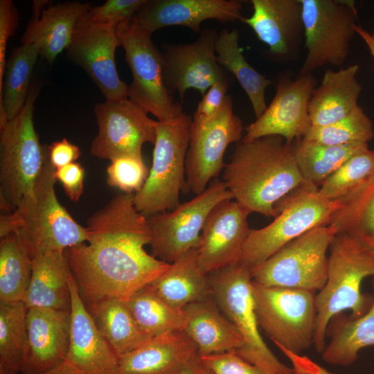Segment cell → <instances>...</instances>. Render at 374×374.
I'll return each instance as SVG.
<instances>
[{
  "label": "cell",
  "instance_id": "obj_2",
  "mask_svg": "<svg viewBox=\"0 0 374 374\" xmlns=\"http://www.w3.org/2000/svg\"><path fill=\"white\" fill-rule=\"evenodd\" d=\"M222 179L233 199L250 213L274 217L276 204L304 183L292 143L275 135L238 143Z\"/></svg>",
  "mask_w": 374,
  "mask_h": 374
},
{
  "label": "cell",
  "instance_id": "obj_48",
  "mask_svg": "<svg viewBox=\"0 0 374 374\" xmlns=\"http://www.w3.org/2000/svg\"><path fill=\"white\" fill-rule=\"evenodd\" d=\"M177 374H213L198 354Z\"/></svg>",
  "mask_w": 374,
  "mask_h": 374
},
{
  "label": "cell",
  "instance_id": "obj_8",
  "mask_svg": "<svg viewBox=\"0 0 374 374\" xmlns=\"http://www.w3.org/2000/svg\"><path fill=\"white\" fill-rule=\"evenodd\" d=\"M208 276L214 299L242 338V346L235 352L265 374H290L293 368L278 360L260 333L251 270L238 262Z\"/></svg>",
  "mask_w": 374,
  "mask_h": 374
},
{
  "label": "cell",
  "instance_id": "obj_5",
  "mask_svg": "<svg viewBox=\"0 0 374 374\" xmlns=\"http://www.w3.org/2000/svg\"><path fill=\"white\" fill-rule=\"evenodd\" d=\"M41 86L33 82L21 112L0 128V208L14 211L31 197L48 157L33 123L35 102Z\"/></svg>",
  "mask_w": 374,
  "mask_h": 374
},
{
  "label": "cell",
  "instance_id": "obj_32",
  "mask_svg": "<svg viewBox=\"0 0 374 374\" xmlns=\"http://www.w3.org/2000/svg\"><path fill=\"white\" fill-rule=\"evenodd\" d=\"M38 48L33 44L15 47L6 60L0 91V128L23 109L32 87Z\"/></svg>",
  "mask_w": 374,
  "mask_h": 374
},
{
  "label": "cell",
  "instance_id": "obj_10",
  "mask_svg": "<svg viewBox=\"0 0 374 374\" xmlns=\"http://www.w3.org/2000/svg\"><path fill=\"white\" fill-rule=\"evenodd\" d=\"M336 234L330 224L312 229L251 271L253 281L264 286L319 292L327 280V252Z\"/></svg>",
  "mask_w": 374,
  "mask_h": 374
},
{
  "label": "cell",
  "instance_id": "obj_19",
  "mask_svg": "<svg viewBox=\"0 0 374 374\" xmlns=\"http://www.w3.org/2000/svg\"><path fill=\"white\" fill-rule=\"evenodd\" d=\"M253 12L242 22L268 47L266 54L280 64L296 61L305 42L301 0H251Z\"/></svg>",
  "mask_w": 374,
  "mask_h": 374
},
{
  "label": "cell",
  "instance_id": "obj_37",
  "mask_svg": "<svg viewBox=\"0 0 374 374\" xmlns=\"http://www.w3.org/2000/svg\"><path fill=\"white\" fill-rule=\"evenodd\" d=\"M27 308L0 303V374H21L27 342Z\"/></svg>",
  "mask_w": 374,
  "mask_h": 374
},
{
  "label": "cell",
  "instance_id": "obj_9",
  "mask_svg": "<svg viewBox=\"0 0 374 374\" xmlns=\"http://www.w3.org/2000/svg\"><path fill=\"white\" fill-rule=\"evenodd\" d=\"M252 290L259 328L279 349L300 355L313 344L317 293L253 280Z\"/></svg>",
  "mask_w": 374,
  "mask_h": 374
},
{
  "label": "cell",
  "instance_id": "obj_7",
  "mask_svg": "<svg viewBox=\"0 0 374 374\" xmlns=\"http://www.w3.org/2000/svg\"><path fill=\"white\" fill-rule=\"evenodd\" d=\"M192 119L182 112L169 121H157L152 166L133 197L136 210L147 217L175 208L180 192L188 188L186 157Z\"/></svg>",
  "mask_w": 374,
  "mask_h": 374
},
{
  "label": "cell",
  "instance_id": "obj_3",
  "mask_svg": "<svg viewBox=\"0 0 374 374\" xmlns=\"http://www.w3.org/2000/svg\"><path fill=\"white\" fill-rule=\"evenodd\" d=\"M55 172L48 154L33 196L0 217L1 238L15 234L31 258L48 251L64 252L88 240L87 227L77 223L56 197Z\"/></svg>",
  "mask_w": 374,
  "mask_h": 374
},
{
  "label": "cell",
  "instance_id": "obj_1",
  "mask_svg": "<svg viewBox=\"0 0 374 374\" xmlns=\"http://www.w3.org/2000/svg\"><path fill=\"white\" fill-rule=\"evenodd\" d=\"M134 195L114 196L87 220V241L64 251L88 310L104 301L127 299L170 266L145 251L151 231Z\"/></svg>",
  "mask_w": 374,
  "mask_h": 374
},
{
  "label": "cell",
  "instance_id": "obj_22",
  "mask_svg": "<svg viewBox=\"0 0 374 374\" xmlns=\"http://www.w3.org/2000/svg\"><path fill=\"white\" fill-rule=\"evenodd\" d=\"M27 342L21 373H39L66 359L70 311L32 308L26 312Z\"/></svg>",
  "mask_w": 374,
  "mask_h": 374
},
{
  "label": "cell",
  "instance_id": "obj_33",
  "mask_svg": "<svg viewBox=\"0 0 374 374\" xmlns=\"http://www.w3.org/2000/svg\"><path fill=\"white\" fill-rule=\"evenodd\" d=\"M88 311L118 359L153 337L141 329L124 300L104 301Z\"/></svg>",
  "mask_w": 374,
  "mask_h": 374
},
{
  "label": "cell",
  "instance_id": "obj_51",
  "mask_svg": "<svg viewBox=\"0 0 374 374\" xmlns=\"http://www.w3.org/2000/svg\"><path fill=\"white\" fill-rule=\"evenodd\" d=\"M314 374H336L330 371L323 368L321 366H319L316 368Z\"/></svg>",
  "mask_w": 374,
  "mask_h": 374
},
{
  "label": "cell",
  "instance_id": "obj_53",
  "mask_svg": "<svg viewBox=\"0 0 374 374\" xmlns=\"http://www.w3.org/2000/svg\"><path fill=\"white\" fill-rule=\"evenodd\" d=\"M370 34H371V38H372L373 40L374 41V31H373L372 33H370Z\"/></svg>",
  "mask_w": 374,
  "mask_h": 374
},
{
  "label": "cell",
  "instance_id": "obj_34",
  "mask_svg": "<svg viewBox=\"0 0 374 374\" xmlns=\"http://www.w3.org/2000/svg\"><path fill=\"white\" fill-rule=\"evenodd\" d=\"M292 145L304 182L317 188L348 159L368 148L366 143L329 145L303 139L295 140Z\"/></svg>",
  "mask_w": 374,
  "mask_h": 374
},
{
  "label": "cell",
  "instance_id": "obj_30",
  "mask_svg": "<svg viewBox=\"0 0 374 374\" xmlns=\"http://www.w3.org/2000/svg\"><path fill=\"white\" fill-rule=\"evenodd\" d=\"M372 287V303L365 314L353 317L341 313L330 321L326 333L329 341L321 353L324 362L350 366L357 359L360 350L374 346V277Z\"/></svg>",
  "mask_w": 374,
  "mask_h": 374
},
{
  "label": "cell",
  "instance_id": "obj_50",
  "mask_svg": "<svg viewBox=\"0 0 374 374\" xmlns=\"http://www.w3.org/2000/svg\"><path fill=\"white\" fill-rule=\"evenodd\" d=\"M355 31L357 35H358L363 39L367 46L369 53L374 61V41L371 38L370 33L359 24L355 26Z\"/></svg>",
  "mask_w": 374,
  "mask_h": 374
},
{
  "label": "cell",
  "instance_id": "obj_26",
  "mask_svg": "<svg viewBox=\"0 0 374 374\" xmlns=\"http://www.w3.org/2000/svg\"><path fill=\"white\" fill-rule=\"evenodd\" d=\"M183 311V331L196 344L199 355L236 351L242 346L240 334L213 295L188 305Z\"/></svg>",
  "mask_w": 374,
  "mask_h": 374
},
{
  "label": "cell",
  "instance_id": "obj_29",
  "mask_svg": "<svg viewBox=\"0 0 374 374\" xmlns=\"http://www.w3.org/2000/svg\"><path fill=\"white\" fill-rule=\"evenodd\" d=\"M148 286L168 304L179 310L212 296L208 276L198 262L197 249L181 255Z\"/></svg>",
  "mask_w": 374,
  "mask_h": 374
},
{
  "label": "cell",
  "instance_id": "obj_52",
  "mask_svg": "<svg viewBox=\"0 0 374 374\" xmlns=\"http://www.w3.org/2000/svg\"><path fill=\"white\" fill-rule=\"evenodd\" d=\"M290 374H305V373H303L299 371H296V369L293 368V371Z\"/></svg>",
  "mask_w": 374,
  "mask_h": 374
},
{
  "label": "cell",
  "instance_id": "obj_46",
  "mask_svg": "<svg viewBox=\"0 0 374 374\" xmlns=\"http://www.w3.org/2000/svg\"><path fill=\"white\" fill-rule=\"evenodd\" d=\"M55 177L62 184L66 196L73 202H78L84 190V169L82 165L73 162L55 169Z\"/></svg>",
  "mask_w": 374,
  "mask_h": 374
},
{
  "label": "cell",
  "instance_id": "obj_38",
  "mask_svg": "<svg viewBox=\"0 0 374 374\" xmlns=\"http://www.w3.org/2000/svg\"><path fill=\"white\" fill-rule=\"evenodd\" d=\"M32 274V258L15 234L1 238L0 303L23 302Z\"/></svg>",
  "mask_w": 374,
  "mask_h": 374
},
{
  "label": "cell",
  "instance_id": "obj_45",
  "mask_svg": "<svg viewBox=\"0 0 374 374\" xmlns=\"http://www.w3.org/2000/svg\"><path fill=\"white\" fill-rule=\"evenodd\" d=\"M18 13L12 1H0V90L6 63V50L8 38L15 33L17 26Z\"/></svg>",
  "mask_w": 374,
  "mask_h": 374
},
{
  "label": "cell",
  "instance_id": "obj_36",
  "mask_svg": "<svg viewBox=\"0 0 374 374\" xmlns=\"http://www.w3.org/2000/svg\"><path fill=\"white\" fill-rule=\"evenodd\" d=\"M141 329L151 337L183 330V310L175 308L146 285L124 300Z\"/></svg>",
  "mask_w": 374,
  "mask_h": 374
},
{
  "label": "cell",
  "instance_id": "obj_31",
  "mask_svg": "<svg viewBox=\"0 0 374 374\" xmlns=\"http://www.w3.org/2000/svg\"><path fill=\"white\" fill-rule=\"evenodd\" d=\"M215 50L218 64L232 73L246 93L256 118L267 108L265 92L274 81L256 71L247 61L239 45L237 29L223 28L217 35Z\"/></svg>",
  "mask_w": 374,
  "mask_h": 374
},
{
  "label": "cell",
  "instance_id": "obj_12",
  "mask_svg": "<svg viewBox=\"0 0 374 374\" xmlns=\"http://www.w3.org/2000/svg\"><path fill=\"white\" fill-rule=\"evenodd\" d=\"M116 33L133 80L128 98L159 121L173 119L183 112L181 103L175 102L163 78L162 53L154 45L152 35L132 20L119 24Z\"/></svg>",
  "mask_w": 374,
  "mask_h": 374
},
{
  "label": "cell",
  "instance_id": "obj_23",
  "mask_svg": "<svg viewBox=\"0 0 374 374\" xmlns=\"http://www.w3.org/2000/svg\"><path fill=\"white\" fill-rule=\"evenodd\" d=\"M69 286L71 330L66 359L84 374H117L119 359L96 327L73 275Z\"/></svg>",
  "mask_w": 374,
  "mask_h": 374
},
{
  "label": "cell",
  "instance_id": "obj_47",
  "mask_svg": "<svg viewBox=\"0 0 374 374\" xmlns=\"http://www.w3.org/2000/svg\"><path fill=\"white\" fill-rule=\"evenodd\" d=\"M47 148L49 161L55 169L75 162L81 155L78 146L65 138L52 143Z\"/></svg>",
  "mask_w": 374,
  "mask_h": 374
},
{
  "label": "cell",
  "instance_id": "obj_25",
  "mask_svg": "<svg viewBox=\"0 0 374 374\" xmlns=\"http://www.w3.org/2000/svg\"><path fill=\"white\" fill-rule=\"evenodd\" d=\"M198 354L183 330L168 332L120 357L117 374H177Z\"/></svg>",
  "mask_w": 374,
  "mask_h": 374
},
{
  "label": "cell",
  "instance_id": "obj_17",
  "mask_svg": "<svg viewBox=\"0 0 374 374\" xmlns=\"http://www.w3.org/2000/svg\"><path fill=\"white\" fill-rule=\"evenodd\" d=\"M89 10L77 24L66 50L67 57L87 73L105 100L127 98L129 85L116 66L115 53L121 46L116 28L95 23Z\"/></svg>",
  "mask_w": 374,
  "mask_h": 374
},
{
  "label": "cell",
  "instance_id": "obj_49",
  "mask_svg": "<svg viewBox=\"0 0 374 374\" xmlns=\"http://www.w3.org/2000/svg\"><path fill=\"white\" fill-rule=\"evenodd\" d=\"M21 374H84L68 359L53 367L52 368L39 373Z\"/></svg>",
  "mask_w": 374,
  "mask_h": 374
},
{
  "label": "cell",
  "instance_id": "obj_44",
  "mask_svg": "<svg viewBox=\"0 0 374 374\" xmlns=\"http://www.w3.org/2000/svg\"><path fill=\"white\" fill-rule=\"evenodd\" d=\"M200 357L213 374H265L241 357L235 350Z\"/></svg>",
  "mask_w": 374,
  "mask_h": 374
},
{
  "label": "cell",
  "instance_id": "obj_28",
  "mask_svg": "<svg viewBox=\"0 0 374 374\" xmlns=\"http://www.w3.org/2000/svg\"><path fill=\"white\" fill-rule=\"evenodd\" d=\"M72 273L64 252L48 251L32 258L30 285L23 303L32 308L71 311Z\"/></svg>",
  "mask_w": 374,
  "mask_h": 374
},
{
  "label": "cell",
  "instance_id": "obj_39",
  "mask_svg": "<svg viewBox=\"0 0 374 374\" xmlns=\"http://www.w3.org/2000/svg\"><path fill=\"white\" fill-rule=\"evenodd\" d=\"M374 137L373 126L358 105L348 115L332 124L311 126L302 138L329 145L366 143Z\"/></svg>",
  "mask_w": 374,
  "mask_h": 374
},
{
  "label": "cell",
  "instance_id": "obj_40",
  "mask_svg": "<svg viewBox=\"0 0 374 374\" xmlns=\"http://www.w3.org/2000/svg\"><path fill=\"white\" fill-rule=\"evenodd\" d=\"M374 171V149L360 152L344 162L320 186L319 195L339 200L362 184Z\"/></svg>",
  "mask_w": 374,
  "mask_h": 374
},
{
  "label": "cell",
  "instance_id": "obj_11",
  "mask_svg": "<svg viewBox=\"0 0 374 374\" xmlns=\"http://www.w3.org/2000/svg\"><path fill=\"white\" fill-rule=\"evenodd\" d=\"M305 58L299 73L326 66L340 67L350 53L358 12L352 0H301Z\"/></svg>",
  "mask_w": 374,
  "mask_h": 374
},
{
  "label": "cell",
  "instance_id": "obj_4",
  "mask_svg": "<svg viewBox=\"0 0 374 374\" xmlns=\"http://www.w3.org/2000/svg\"><path fill=\"white\" fill-rule=\"evenodd\" d=\"M328 278L316 294L317 319L313 345L321 353L330 321L349 310L358 317L370 308L373 296L362 292L363 280L374 277V249L349 234L337 233L329 248Z\"/></svg>",
  "mask_w": 374,
  "mask_h": 374
},
{
  "label": "cell",
  "instance_id": "obj_13",
  "mask_svg": "<svg viewBox=\"0 0 374 374\" xmlns=\"http://www.w3.org/2000/svg\"><path fill=\"white\" fill-rule=\"evenodd\" d=\"M233 199L223 181L214 180L202 193L179 203L172 211L148 217L151 231V254L171 264L184 253L197 249L205 221L220 202Z\"/></svg>",
  "mask_w": 374,
  "mask_h": 374
},
{
  "label": "cell",
  "instance_id": "obj_18",
  "mask_svg": "<svg viewBox=\"0 0 374 374\" xmlns=\"http://www.w3.org/2000/svg\"><path fill=\"white\" fill-rule=\"evenodd\" d=\"M217 35L215 30L206 28L194 42L167 44L161 51L164 84L171 93H178L182 103L188 89H196L203 96L227 73L217 61Z\"/></svg>",
  "mask_w": 374,
  "mask_h": 374
},
{
  "label": "cell",
  "instance_id": "obj_35",
  "mask_svg": "<svg viewBox=\"0 0 374 374\" xmlns=\"http://www.w3.org/2000/svg\"><path fill=\"white\" fill-rule=\"evenodd\" d=\"M341 207L330 224L374 249V171L359 186L339 200Z\"/></svg>",
  "mask_w": 374,
  "mask_h": 374
},
{
  "label": "cell",
  "instance_id": "obj_24",
  "mask_svg": "<svg viewBox=\"0 0 374 374\" xmlns=\"http://www.w3.org/2000/svg\"><path fill=\"white\" fill-rule=\"evenodd\" d=\"M33 15L21 37V44H33L49 64L69 46L79 20L91 6L80 1L52 4L34 1Z\"/></svg>",
  "mask_w": 374,
  "mask_h": 374
},
{
  "label": "cell",
  "instance_id": "obj_21",
  "mask_svg": "<svg viewBox=\"0 0 374 374\" xmlns=\"http://www.w3.org/2000/svg\"><path fill=\"white\" fill-rule=\"evenodd\" d=\"M242 8L238 0H145L131 20L151 35L169 26H184L199 34L205 20L242 21Z\"/></svg>",
  "mask_w": 374,
  "mask_h": 374
},
{
  "label": "cell",
  "instance_id": "obj_14",
  "mask_svg": "<svg viewBox=\"0 0 374 374\" xmlns=\"http://www.w3.org/2000/svg\"><path fill=\"white\" fill-rule=\"evenodd\" d=\"M275 94L261 116L246 127L241 141H251L266 136H279L289 143L302 139L311 125L309 103L317 86L314 73L279 71L274 81Z\"/></svg>",
  "mask_w": 374,
  "mask_h": 374
},
{
  "label": "cell",
  "instance_id": "obj_20",
  "mask_svg": "<svg viewBox=\"0 0 374 374\" xmlns=\"http://www.w3.org/2000/svg\"><path fill=\"white\" fill-rule=\"evenodd\" d=\"M250 213L233 199L217 204L208 215L197 248L202 271L209 274L240 262L250 233Z\"/></svg>",
  "mask_w": 374,
  "mask_h": 374
},
{
  "label": "cell",
  "instance_id": "obj_41",
  "mask_svg": "<svg viewBox=\"0 0 374 374\" xmlns=\"http://www.w3.org/2000/svg\"><path fill=\"white\" fill-rule=\"evenodd\" d=\"M107 167V184L124 193L132 194L139 191L144 185L149 170L143 157L123 155L110 160Z\"/></svg>",
  "mask_w": 374,
  "mask_h": 374
},
{
  "label": "cell",
  "instance_id": "obj_43",
  "mask_svg": "<svg viewBox=\"0 0 374 374\" xmlns=\"http://www.w3.org/2000/svg\"><path fill=\"white\" fill-rule=\"evenodd\" d=\"M229 86L227 73L212 84L198 103L192 122L202 124L211 121L223 105Z\"/></svg>",
  "mask_w": 374,
  "mask_h": 374
},
{
  "label": "cell",
  "instance_id": "obj_15",
  "mask_svg": "<svg viewBox=\"0 0 374 374\" xmlns=\"http://www.w3.org/2000/svg\"><path fill=\"white\" fill-rule=\"evenodd\" d=\"M243 124L233 111V99L227 95L217 114L208 122L191 123L186 157L188 188L195 195L204 192L209 181L224 168V155L232 143L242 139Z\"/></svg>",
  "mask_w": 374,
  "mask_h": 374
},
{
  "label": "cell",
  "instance_id": "obj_16",
  "mask_svg": "<svg viewBox=\"0 0 374 374\" xmlns=\"http://www.w3.org/2000/svg\"><path fill=\"white\" fill-rule=\"evenodd\" d=\"M98 132L90 145L91 154L111 160L123 155L142 157L144 143H154L157 121L128 98L96 105Z\"/></svg>",
  "mask_w": 374,
  "mask_h": 374
},
{
  "label": "cell",
  "instance_id": "obj_27",
  "mask_svg": "<svg viewBox=\"0 0 374 374\" xmlns=\"http://www.w3.org/2000/svg\"><path fill=\"white\" fill-rule=\"evenodd\" d=\"M359 66L351 64L337 71L328 69L312 92L309 103L312 126H323L348 115L358 105L362 85L357 75Z\"/></svg>",
  "mask_w": 374,
  "mask_h": 374
},
{
  "label": "cell",
  "instance_id": "obj_6",
  "mask_svg": "<svg viewBox=\"0 0 374 374\" xmlns=\"http://www.w3.org/2000/svg\"><path fill=\"white\" fill-rule=\"evenodd\" d=\"M318 190L304 182L283 197L275 207L277 216L272 222L251 229L240 263L251 271L290 242L313 228L329 224L341 204L321 198Z\"/></svg>",
  "mask_w": 374,
  "mask_h": 374
},
{
  "label": "cell",
  "instance_id": "obj_42",
  "mask_svg": "<svg viewBox=\"0 0 374 374\" xmlns=\"http://www.w3.org/2000/svg\"><path fill=\"white\" fill-rule=\"evenodd\" d=\"M144 2L145 0H107L101 6H91L89 14L95 23L116 29L121 23L132 19Z\"/></svg>",
  "mask_w": 374,
  "mask_h": 374
}]
</instances>
